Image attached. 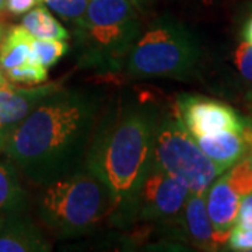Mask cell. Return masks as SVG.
Masks as SVG:
<instances>
[{
    "instance_id": "cell-1",
    "label": "cell",
    "mask_w": 252,
    "mask_h": 252,
    "mask_svg": "<svg viewBox=\"0 0 252 252\" xmlns=\"http://www.w3.org/2000/svg\"><path fill=\"white\" fill-rule=\"evenodd\" d=\"M104 115V97L89 89H63L42 99L1 147L30 182L46 185L86 165Z\"/></svg>"
},
{
    "instance_id": "cell-2",
    "label": "cell",
    "mask_w": 252,
    "mask_h": 252,
    "mask_svg": "<svg viewBox=\"0 0 252 252\" xmlns=\"http://www.w3.org/2000/svg\"><path fill=\"white\" fill-rule=\"evenodd\" d=\"M160 115L161 112L154 104L137 99L122 102L108 114L104 112L99 119L86 167L117 199L114 219L133 198L150 167Z\"/></svg>"
},
{
    "instance_id": "cell-3",
    "label": "cell",
    "mask_w": 252,
    "mask_h": 252,
    "mask_svg": "<svg viewBox=\"0 0 252 252\" xmlns=\"http://www.w3.org/2000/svg\"><path fill=\"white\" fill-rule=\"evenodd\" d=\"M41 188L38 215L59 237L90 233L117 213L114 193L86 165Z\"/></svg>"
},
{
    "instance_id": "cell-4",
    "label": "cell",
    "mask_w": 252,
    "mask_h": 252,
    "mask_svg": "<svg viewBox=\"0 0 252 252\" xmlns=\"http://www.w3.org/2000/svg\"><path fill=\"white\" fill-rule=\"evenodd\" d=\"M142 28L140 10L130 0H89L73 32L77 64L101 74L121 72Z\"/></svg>"
},
{
    "instance_id": "cell-5",
    "label": "cell",
    "mask_w": 252,
    "mask_h": 252,
    "mask_svg": "<svg viewBox=\"0 0 252 252\" xmlns=\"http://www.w3.org/2000/svg\"><path fill=\"white\" fill-rule=\"evenodd\" d=\"M202 49L196 36L181 23L158 17L142 28L126 58L130 79H187L196 72Z\"/></svg>"
},
{
    "instance_id": "cell-6",
    "label": "cell",
    "mask_w": 252,
    "mask_h": 252,
    "mask_svg": "<svg viewBox=\"0 0 252 252\" xmlns=\"http://www.w3.org/2000/svg\"><path fill=\"white\" fill-rule=\"evenodd\" d=\"M150 164L182 181L190 193H206L213 181L223 174L202 152L175 111L160 115Z\"/></svg>"
},
{
    "instance_id": "cell-7",
    "label": "cell",
    "mask_w": 252,
    "mask_h": 252,
    "mask_svg": "<svg viewBox=\"0 0 252 252\" xmlns=\"http://www.w3.org/2000/svg\"><path fill=\"white\" fill-rule=\"evenodd\" d=\"M189 193V188L182 181L150 164L133 198L112 223L170 224L181 215Z\"/></svg>"
},
{
    "instance_id": "cell-8",
    "label": "cell",
    "mask_w": 252,
    "mask_h": 252,
    "mask_svg": "<svg viewBox=\"0 0 252 252\" xmlns=\"http://www.w3.org/2000/svg\"><path fill=\"white\" fill-rule=\"evenodd\" d=\"M175 112L195 139L223 132H241L247 124V119L228 104L196 94L180 95Z\"/></svg>"
},
{
    "instance_id": "cell-9",
    "label": "cell",
    "mask_w": 252,
    "mask_h": 252,
    "mask_svg": "<svg viewBox=\"0 0 252 252\" xmlns=\"http://www.w3.org/2000/svg\"><path fill=\"white\" fill-rule=\"evenodd\" d=\"M62 87L61 81L39 86H16L4 83L0 86V153L1 147L17 126L31 114L36 105Z\"/></svg>"
},
{
    "instance_id": "cell-10",
    "label": "cell",
    "mask_w": 252,
    "mask_h": 252,
    "mask_svg": "<svg viewBox=\"0 0 252 252\" xmlns=\"http://www.w3.org/2000/svg\"><path fill=\"white\" fill-rule=\"evenodd\" d=\"M206 193H189L188 200L181 215L165 227L170 228L175 238H181L196 250L217 251L225 245V241L219 235L206 209Z\"/></svg>"
},
{
    "instance_id": "cell-11",
    "label": "cell",
    "mask_w": 252,
    "mask_h": 252,
    "mask_svg": "<svg viewBox=\"0 0 252 252\" xmlns=\"http://www.w3.org/2000/svg\"><path fill=\"white\" fill-rule=\"evenodd\" d=\"M52 250L42 230L24 210L0 215V252H48Z\"/></svg>"
},
{
    "instance_id": "cell-12",
    "label": "cell",
    "mask_w": 252,
    "mask_h": 252,
    "mask_svg": "<svg viewBox=\"0 0 252 252\" xmlns=\"http://www.w3.org/2000/svg\"><path fill=\"white\" fill-rule=\"evenodd\" d=\"M245 196L243 189L235 184L227 171L213 181L206 190V209L212 224L219 235L227 244L230 230L233 228L238 215L241 199Z\"/></svg>"
},
{
    "instance_id": "cell-13",
    "label": "cell",
    "mask_w": 252,
    "mask_h": 252,
    "mask_svg": "<svg viewBox=\"0 0 252 252\" xmlns=\"http://www.w3.org/2000/svg\"><path fill=\"white\" fill-rule=\"evenodd\" d=\"M195 140L202 152L223 172L251 153L250 142L244 129L241 132H223L219 135L202 136Z\"/></svg>"
},
{
    "instance_id": "cell-14",
    "label": "cell",
    "mask_w": 252,
    "mask_h": 252,
    "mask_svg": "<svg viewBox=\"0 0 252 252\" xmlns=\"http://www.w3.org/2000/svg\"><path fill=\"white\" fill-rule=\"evenodd\" d=\"M34 36L20 26L10 27L0 36V69L1 73L20 67L35 59L32 52Z\"/></svg>"
},
{
    "instance_id": "cell-15",
    "label": "cell",
    "mask_w": 252,
    "mask_h": 252,
    "mask_svg": "<svg viewBox=\"0 0 252 252\" xmlns=\"http://www.w3.org/2000/svg\"><path fill=\"white\" fill-rule=\"evenodd\" d=\"M27 196L20 180V171L7 156L0 153V215L24 210Z\"/></svg>"
},
{
    "instance_id": "cell-16",
    "label": "cell",
    "mask_w": 252,
    "mask_h": 252,
    "mask_svg": "<svg viewBox=\"0 0 252 252\" xmlns=\"http://www.w3.org/2000/svg\"><path fill=\"white\" fill-rule=\"evenodd\" d=\"M21 26L38 39H67L69 31L44 6H36L24 14Z\"/></svg>"
},
{
    "instance_id": "cell-17",
    "label": "cell",
    "mask_w": 252,
    "mask_h": 252,
    "mask_svg": "<svg viewBox=\"0 0 252 252\" xmlns=\"http://www.w3.org/2000/svg\"><path fill=\"white\" fill-rule=\"evenodd\" d=\"M4 79L16 86H39L48 81V69L44 67L36 59L30 61L26 64L3 73Z\"/></svg>"
},
{
    "instance_id": "cell-18",
    "label": "cell",
    "mask_w": 252,
    "mask_h": 252,
    "mask_svg": "<svg viewBox=\"0 0 252 252\" xmlns=\"http://www.w3.org/2000/svg\"><path fill=\"white\" fill-rule=\"evenodd\" d=\"M70 45L66 39H32V52L38 62L49 69L69 52Z\"/></svg>"
},
{
    "instance_id": "cell-19",
    "label": "cell",
    "mask_w": 252,
    "mask_h": 252,
    "mask_svg": "<svg viewBox=\"0 0 252 252\" xmlns=\"http://www.w3.org/2000/svg\"><path fill=\"white\" fill-rule=\"evenodd\" d=\"M46 6L55 11L59 17L70 23L73 27L80 21L86 10L89 0H44Z\"/></svg>"
},
{
    "instance_id": "cell-20",
    "label": "cell",
    "mask_w": 252,
    "mask_h": 252,
    "mask_svg": "<svg viewBox=\"0 0 252 252\" xmlns=\"http://www.w3.org/2000/svg\"><path fill=\"white\" fill-rule=\"evenodd\" d=\"M233 63L237 72L245 81L252 83V45L248 42H241L233 52Z\"/></svg>"
},
{
    "instance_id": "cell-21",
    "label": "cell",
    "mask_w": 252,
    "mask_h": 252,
    "mask_svg": "<svg viewBox=\"0 0 252 252\" xmlns=\"http://www.w3.org/2000/svg\"><path fill=\"white\" fill-rule=\"evenodd\" d=\"M227 247L233 251H252V228L233 225L227 238Z\"/></svg>"
},
{
    "instance_id": "cell-22",
    "label": "cell",
    "mask_w": 252,
    "mask_h": 252,
    "mask_svg": "<svg viewBox=\"0 0 252 252\" xmlns=\"http://www.w3.org/2000/svg\"><path fill=\"white\" fill-rule=\"evenodd\" d=\"M235 224L244 228H252V192L241 199Z\"/></svg>"
},
{
    "instance_id": "cell-23",
    "label": "cell",
    "mask_w": 252,
    "mask_h": 252,
    "mask_svg": "<svg viewBox=\"0 0 252 252\" xmlns=\"http://www.w3.org/2000/svg\"><path fill=\"white\" fill-rule=\"evenodd\" d=\"M44 0H6L4 7L13 16H21L26 14L30 10L39 6Z\"/></svg>"
},
{
    "instance_id": "cell-24",
    "label": "cell",
    "mask_w": 252,
    "mask_h": 252,
    "mask_svg": "<svg viewBox=\"0 0 252 252\" xmlns=\"http://www.w3.org/2000/svg\"><path fill=\"white\" fill-rule=\"evenodd\" d=\"M243 36L245 39V42L251 44L252 45V17L247 21V24L243 28Z\"/></svg>"
},
{
    "instance_id": "cell-25",
    "label": "cell",
    "mask_w": 252,
    "mask_h": 252,
    "mask_svg": "<svg viewBox=\"0 0 252 252\" xmlns=\"http://www.w3.org/2000/svg\"><path fill=\"white\" fill-rule=\"evenodd\" d=\"M139 10H146L153 4L154 0H130Z\"/></svg>"
},
{
    "instance_id": "cell-26",
    "label": "cell",
    "mask_w": 252,
    "mask_h": 252,
    "mask_svg": "<svg viewBox=\"0 0 252 252\" xmlns=\"http://www.w3.org/2000/svg\"><path fill=\"white\" fill-rule=\"evenodd\" d=\"M247 104H248V108L251 111L252 114V90L248 93V95H247Z\"/></svg>"
},
{
    "instance_id": "cell-27",
    "label": "cell",
    "mask_w": 252,
    "mask_h": 252,
    "mask_svg": "<svg viewBox=\"0 0 252 252\" xmlns=\"http://www.w3.org/2000/svg\"><path fill=\"white\" fill-rule=\"evenodd\" d=\"M1 27H0V36H1ZM4 83H7V80L4 79V76H3V73H1V69H0V86H3Z\"/></svg>"
},
{
    "instance_id": "cell-28",
    "label": "cell",
    "mask_w": 252,
    "mask_h": 252,
    "mask_svg": "<svg viewBox=\"0 0 252 252\" xmlns=\"http://www.w3.org/2000/svg\"><path fill=\"white\" fill-rule=\"evenodd\" d=\"M4 4H6V0H0V13L4 9Z\"/></svg>"
},
{
    "instance_id": "cell-29",
    "label": "cell",
    "mask_w": 252,
    "mask_h": 252,
    "mask_svg": "<svg viewBox=\"0 0 252 252\" xmlns=\"http://www.w3.org/2000/svg\"><path fill=\"white\" fill-rule=\"evenodd\" d=\"M248 158H250V160H251V162H252V153L250 154V156H248Z\"/></svg>"
}]
</instances>
